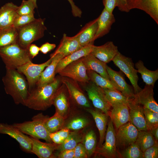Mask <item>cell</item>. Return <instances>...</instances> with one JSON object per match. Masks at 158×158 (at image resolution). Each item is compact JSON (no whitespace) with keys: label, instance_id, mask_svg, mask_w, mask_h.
<instances>
[{"label":"cell","instance_id":"6da1fadb","mask_svg":"<svg viewBox=\"0 0 158 158\" xmlns=\"http://www.w3.org/2000/svg\"><path fill=\"white\" fill-rule=\"evenodd\" d=\"M62 83L61 76H57L49 84L35 87L29 92L25 106L36 110H46L53 105L54 95Z\"/></svg>","mask_w":158,"mask_h":158},{"label":"cell","instance_id":"7a4b0ae2","mask_svg":"<svg viewBox=\"0 0 158 158\" xmlns=\"http://www.w3.org/2000/svg\"><path fill=\"white\" fill-rule=\"evenodd\" d=\"M2 80L5 92L11 97L14 103L25 106L29 91L27 81L23 75L16 69H6Z\"/></svg>","mask_w":158,"mask_h":158},{"label":"cell","instance_id":"3957f363","mask_svg":"<svg viewBox=\"0 0 158 158\" xmlns=\"http://www.w3.org/2000/svg\"><path fill=\"white\" fill-rule=\"evenodd\" d=\"M49 117L42 113H40L33 116L32 121L21 123H15L12 125L25 134L36 139L45 140L48 142H53L49 136V133L47 130L45 122Z\"/></svg>","mask_w":158,"mask_h":158},{"label":"cell","instance_id":"277c9868","mask_svg":"<svg viewBox=\"0 0 158 158\" xmlns=\"http://www.w3.org/2000/svg\"><path fill=\"white\" fill-rule=\"evenodd\" d=\"M0 56L6 69H16L32 61L28 50L22 47L17 43L0 48Z\"/></svg>","mask_w":158,"mask_h":158},{"label":"cell","instance_id":"5b68a950","mask_svg":"<svg viewBox=\"0 0 158 158\" xmlns=\"http://www.w3.org/2000/svg\"><path fill=\"white\" fill-rule=\"evenodd\" d=\"M44 19H36L31 23L17 29V43L22 47L27 49L33 42L42 37L47 30Z\"/></svg>","mask_w":158,"mask_h":158},{"label":"cell","instance_id":"8992f818","mask_svg":"<svg viewBox=\"0 0 158 158\" xmlns=\"http://www.w3.org/2000/svg\"><path fill=\"white\" fill-rule=\"evenodd\" d=\"M112 61L128 78L133 87L135 94L141 90L142 89L138 84V71L135 68L131 58L126 56L118 51Z\"/></svg>","mask_w":158,"mask_h":158},{"label":"cell","instance_id":"52a82bcc","mask_svg":"<svg viewBox=\"0 0 158 158\" xmlns=\"http://www.w3.org/2000/svg\"><path fill=\"white\" fill-rule=\"evenodd\" d=\"M83 87L94 107L109 116L111 107L107 100L102 88L90 80Z\"/></svg>","mask_w":158,"mask_h":158},{"label":"cell","instance_id":"ba28073f","mask_svg":"<svg viewBox=\"0 0 158 158\" xmlns=\"http://www.w3.org/2000/svg\"><path fill=\"white\" fill-rule=\"evenodd\" d=\"M52 58L41 64L33 63L29 62L18 67L16 69L20 73L24 75L27 81L29 91L35 88L40 78L41 74L44 68L51 62Z\"/></svg>","mask_w":158,"mask_h":158},{"label":"cell","instance_id":"9c48e42d","mask_svg":"<svg viewBox=\"0 0 158 158\" xmlns=\"http://www.w3.org/2000/svg\"><path fill=\"white\" fill-rule=\"evenodd\" d=\"M105 142L100 147H96L94 153L95 155L107 158L117 157L116 133L114 125L110 118L107 123Z\"/></svg>","mask_w":158,"mask_h":158},{"label":"cell","instance_id":"30bf717a","mask_svg":"<svg viewBox=\"0 0 158 158\" xmlns=\"http://www.w3.org/2000/svg\"><path fill=\"white\" fill-rule=\"evenodd\" d=\"M58 73L61 76L67 77L82 83L90 81L82 57L68 64Z\"/></svg>","mask_w":158,"mask_h":158},{"label":"cell","instance_id":"8fae6325","mask_svg":"<svg viewBox=\"0 0 158 158\" xmlns=\"http://www.w3.org/2000/svg\"><path fill=\"white\" fill-rule=\"evenodd\" d=\"M61 79L62 83L66 86L70 99L73 102L80 107L90 108L89 102L77 82L66 77L61 76Z\"/></svg>","mask_w":158,"mask_h":158},{"label":"cell","instance_id":"7c38bea8","mask_svg":"<svg viewBox=\"0 0 158 158\" xmlns=\"http://www.w3.org/2000/svg\"><path fill=\"white\" fill-rule=\"evenodd\" d=\"M0 134H6L15 140L25 152L32 153V141L29 137L12 124L0 123Z\"/></svg>","mask_w":158,"mask_h":158},{"label":"cell","instance_id":"4fadbf2b","mask_svg":"<svg viewBox=\"0 0 158 158\" xmlns=\"http://www.w3.org/2000/svg\"><path fill=\"white\" fill-rule=\"evenodd\" d=\"M62 84L54 95L53 105L55 107V112L66 119L70 111V99L66 86Z\"/></svg>","mask_w":158,"mask_h":158},{"label":"cell","instance_id":"5bb4252c","mask_svg":"<svg viewBox=\"0 0 158 158\" xmlns=\"http://www.w3.org/2000/svg\"><path fill=\"white\" fill-rule=\"evenodd\" d=\"M106 68L110 81L116 89L129 99H133L135 96L133 89L126 82L122 72L115 71L107 65Z\"/></svg>","mask_w":158,"mask_h":158},{"label":"cell","instance_id":"9a60e30c","mask_svg":"<svg viewBox=\"0 0 158 158\" xmlns=\"http://www.w3.org/2000/svg\"><path fill=\"white\" fill-rule=\"evenodd\" d=\"M138 131L130 122L121 126L116 133V146H128L135 142Z\"/></svg>","mask_w":158,"mask_h":158},{"label":"cell","instance_id":"2e32d148","mask_svg":"<svg viewBox=\"0 0 158 158\" xmlns=\"http://www.w3.org/2000/svg\"><path fill=\"white\" fill-rule=\"evenodd\" d=\"M127 105L129 109L130 122L138 131L147 130L143 107L133 99H129Z\"/></svg>","mask_w":158,"mask_h":158},{"label":"cell","instance_id":"e0dca14e","mask_svg":"<svg viewBox=\"0 0 158 158\" xmlns=\"http://www.w3.org/2000/svg\"><path fill=\"white\" fill-rule=\"evenodd\" d=\"M130 10L137 9L148 14L158 24V0H127Z\"/></svg>","mask_w":158,"mask_h":158},{"label":"cell","instance_id":"ac0fdd59","mask_svg":"<svg viewBox=\"0 0 158 158\" xmlns=\"http://www.w3.org/2000/svg\"><path fill=\"white\" fill-rule=\"evenodd\" d=\"M118 51L117 47L109 41L100 46L92 45L90 53L107 63L112 61Z\"/></svg>","mask_w":158,"mask_h":158},{"label":"cell","instance_id":"d6986e66","mask_svg":"<svg viewBox=\"0 0 158 158\" xmlns=\"http://www.w3.org/2000/svg\"><path fill=\"white\" fill-rule=\"evenodd\" d=\"M32 141L31 152L39 158H54L56 157L54 154L58 150L59 144L54 142L45 143L39 139L30 137Z\"/></svg>","mask_w":158,"mask_h":158},{"label":"cell","instance_id":"ffe728a7","mask_svg":"<svg viewBox=\"0 0 158 158\" xmlns=\"http://www.w3.org/2000/svg\"><path fill=\"white\" fill-rule=\"evenodd\" d=\"M151 85H145L139 92L135 94L133 99L136 103L155 112L158 113V104L154 97L153 88Z\"/></svg>","mask_w":158,"mask_h":158},{"label":"cell","instance_id":"44dd1931","mask_svg":"<svg viewBox=\"0 0 158 158\" xmlns=\"http://www.w3.org/2000/svg\"><path fill=\"white\" fill-rule=\"evenodd\" d=\"M97 18L87 23L75 36L82 47L93 44L98 28Z\"/></svg>","mask_w":158,"mask_h":158},{"label":"cell","instance_id":"7402d4cb","mask_svg":"<svg viewBox=\"0 0 158 158\" xmlns=\"http://www.w3.org/2000/svg\"><path fill=\"white\" fill-rule=\"evenodd\" d=\"M111 107L109 116L117 130L121 126L130 122L129 109L127 103L116 104Z\"/></svg>","mask_w":158,"mask_h":158},{"label":"cell","instance_id":"603a6c76","mask_svg":"<svg viewBox=\"0 0 158 158\" xmlns=\"http://www.w3.org/2000/svg\"><path fill=\"white\" fill-rule=\"evenodd\" d=\"M82 48L75 35L70 37L64 34L58 47L50 57L59 54L64 57Z\"/></svg>","mask_w":158,"mask_h":158},{"label":"cell","instance_id":"cb8c5ba5","mask_svg":"<svg viewBox=\"0 0 158 158\" xmlns=\"http://www.w3.org/2000/svg\"><path fill=\"white\" fill-rule=\"evenodd\" d=\"M115 20L113 13H110L104 8L97 18L98 28L95 37V40L107 34Z\"/></svg>","mask_w":158,"mask_h":158},{"label":"cell","instance_id":"d4e9b609","mask_svg":"<svg viewBox=\"0 0 158 158\" xmlns=\"http://www.w3.org/2000/svg\"><path fill=\"white\" fill-rule=\"evenodd\" d=\"M18 6L12 2H9L0 8V29L13 26L18 15L16 12Z\"/></svg>","mask_w":158,"mask_h":158},{"label":"cell","instance_id":"484cf974","mask_svg":"<svg viewBox=\"0 0 158 158\" xmlns=\"http://www.w3.org/2000/svg\"><path fill=\"white\" fill-rule=\"evenodd\" d=\"M82 59L87 70L93 71L104 78L110 80L107 70L106 63L99 60L90 53L82 57Z\"/></svg>","mask_w":158,"mask_h":158},{"label":"cell","instance_id":"4316f807","mask_svg":"<svg viewBox=\"0 0 158 158\" xmlns=\"http://www.w3.org/2000/svg\"><path fill=\"white\" fill-rule=\"evenodd\" d=\"M50 57L52 58V61L42 73L35 87L44 86L51 83L54 80L57 65L59 61L64 57L62 55L57 54Z\"/></svg>","mask_w":158,"mask_h":158},{"label":"cell","instance_id":"83f0119b","mask_svg":"<svg viewBox=\"0 0 158 158\" xmlns=\"http://www.w3.org/2000/svg\"><path fill=\"white\" fill-rule=\"evenodd\" d=\"M87 111L92 116L99 133V139L97 147H102L104 140L109 116L99 110L86 108Z\"/></svg>","mask_w":158,"mask_h":158},{"label":"cell","instance_id":"f1b7e54d","mask_svg":"<svg viewBox=\"0 0 158 158\" xmlns=\"http://www.w3.org/2000/svg\"><path fill=\"white\" fill-rule=\"evenodd\" d=\"M92 45L83 47L61 59L59 61L56 66L55 74L59 73L70 63L90 53L91 51Z\"/></svg>","mask_w":158,"mask_h":158},{"label":"cell","instance_id":"f546056e","mask_svg":"<svg viewBox=\"0 0 158 158\" xmlns=\"http://www.w3.org/2000/svg\"><path fill=\"white\" fill-rule=\"evenodd\" d=\"M135 66L138 72L140 74L145 85L154 87L158 79V69L154 71L148 69L144 66L143 62L140 60L135 63Z\"/></svg>","mask_w":158,"mask_h":158},{"label":"cell","instance_id":"4dcf8cb0","mask_svg":"<svg viewBox=\"0 0 158 158\" xmlns=\"http://www.w3.org/2000/svg\"><path fill=\"white\" fill-rule=\"evenodd\" d=\"M18 36V30L13 26L0 29V48L17 43Z\"/></svg>","mask_w":158,"mask_h":158},{"label":"cell","instance_id":"1f68e13d","mask_svg":"<svg viewBox=\"0 0 158 158\" xmlns=\"http://www.w3.org/2000/svg\"><path fill=\"white\" fill-rule=\"evenodd\" d=\"M135 143L143 152L158 144L150 130L139 131Z\"/></svg>","mask_w":158,"mask_h":158},{"label":"cell","instance_id":"d6a6232c","mask_svg":"<svg viewBox=\"0 0 158 158\" xmlns=\"http://www.w3.org/2000/svg\"><path fill=\"white\" fill-rule=\"evenodd\" d=\"M83 135L81 132L78 130L70 131L69 135L63 142L59 145L58 150L60 151L74 149L78 143L81 142Z\"/></svg>","mask_w":158,"mask_h":158},{"label":"cell","instance_id":"836d02e7","mask_svg":"<svg viewBox=\"0 0 158 158\" xmlns=\"http://www.w3.org/2000/svg\"><path fill=\"white\" fill-rule=\"evenodd\" d=\"M81 142L85 148L88 157H90L94 153L96 148L97 138L94 131L90 130L83 135Z\"/></svg>","mask_w":158,"mask_h":158},{"label":"cell","instance_id":"e575fe53","mask_svg":"<svg viewBox=\"0 0 158 158\" xmlns=\"http://www.w3.org/2000/svg\"><path fill=\"white\" fill-rule=\"evenodd\" d=\"M103 89L106 98L111 107L120 104L128 103L130 99L116 89Z\"/></svg>","mask_w":158,"mask_h":158},{"label":"cell","instance_id":"d590c367","mask_svg":"<svg viewBox=\"0 0 158 158\" xmlns=\"http://www.w3.org/2000/svg\"><path fill=\"white\" fill-rule=\"evenodd\" d=\"M65 119L55 112L53 116L47 119L45 122V127L49 133L56 132L63 127Z\"/></svg>","mask_w":158,"mask_h":158},{"label":"cell","instance_id":"8d00e7d4","mask_svg":"<svg viewBox=\"0 0 158 158\" xmlns=\"http://www.w3.org/2000/svg\"><path fill=\"white\" fill-rule=\"evenodd\" d=\"M87 73L90 80L97 85L102 88L116 89L110 80L104 78L95 72L87 70Z\"/></svg>","mask_w":158,"mask_h":158},{"label":"cell","instance_id":"74e56055","mask_svg":"<svg viewBox=\"0 0 158 158\" xmlns=\"http://www.w3.org/2000/svg\"><path fill=\"white\" fill-rule=\"evenodd\" d=\"M89 123V120L82 116H77L69 120L63 127H66L70 130H78L87 126Z\"/></svg>","mask_w":158,"mask_h":158},{"label":"cell","instance_id":"f35d334b","mask_svg":"<svg viewBox=\"0 0 158 158\" xmlns=\"http://www.w3.org/2000/svg\"><path fill=\"white\" fill-rule=\"evenodd\" d=\"M37 8V0H23L18 6L17 13L18 15L34 14V10Z\"/></svg>","mask_w":158,"mask_h":158},{"label":"cell","instance_id":"ab89813d","mask_svg":"<svg viewBox=\"0 0 158 158\" xmlns=\"http://www.w3.org/2000/svg\"><path fill=\"white\" fill-rule=\"evenodd\" d=\"M120 155L123 158H143V152L135 142L128 146Z\"/></svg>","mask_w":158,"mask_h":158},{"label":"cell","instance_id":"60d3db41","mask_svg":"<svg viewBox=\"0 0 158 158\" xmlns=\"http://www.w3.org/2000/svg\"><path fill=\"white\" fill-rule=\"evenodd\" d=\"M145 122L147 130L158 126V113L143 107Z\"/></svg>","mask_w":158,"mask_h":158},{"label":"cell","instance_id":"b9f144b4","mask_svg":"<svg viewBox=\"0 0 158 158\" xmlns=\"http://www.w3.org/2000/svg\"><path fill=\"white\" fill-rule=\"evenodd\" d=\"M36 19L34 14L18 15L15 19L13 26L17 29L31 23Z\"/></svg>","mask_w":158,"mask_h":158},{"label":"cell","instance_id":"7bdbcfd3","mask_svg":"<svg viewBox=\"0 0 158 158\" xmlns=\"http://www.w3.org/2000/svg\"><path fill=\"white\" fill-rule=\"evenodd\" d=\"M158 157V144L148 148L143 152V158H157Z\"/></svg>","mask_w":158,"mask_h":158},{"label":"cell","instance_id":"ee69618b","mask_svg":"<svg viewBox=\"0 0 158 158\" xmlns=\"http://www.w3.org/2000/svg\"><path fill=\"white\" fill-rule=\"evenodd\" d=\"M74 158L88 157L85 148L81 142L78 143L74 149Z\"/></svg>","mask_w":158,"mask_h":158},{"label":"cell","instance_id":"f6af8a7d","mask_svg":"<svg viewBox=\"0 0 158 158\" xmlns=\"http://www.w3.org/2000/svg\"><path fill=\"white\" fill-rule=\"evenodd\" d=\"M104 8L111 13L113 11L116 5V0H103Z\"/></svg>","mask_w":158,"mask_h":158},{"label":"cell","instance_id":"bcb514c9","mask_svg":"<svg viewBox=\"0 0 158 158\" xmlns=\"http://www.w3.org/2000/svg\"><path fill=\"white\" fill-rule=\"evenodd\" d=\"M74 149L71 150H65L59 151L57 157L59 158H74Z\"/></svg>","mask_w":158,"mask_h":158},{"label":"cell","instance_id":"7dc6e473","mask_svg":"<svg viewBox=\"0 0 158 158\" xmlns=\"http://www.w3.org/2000/svg\"><path fill=\"white\" fill-rule=\"evenodd\" d=\"M56 47L54 44H51L48 42L42 44L40 47V51L44 54H46L48 52L54 49Z\"/></svg>","mask_w":158,"mask_h":158},{"label":"cell","instance_id":"c3c4849f","mask_svg":"<svg viewBox=\"0 0 158 158\" xmlns=\"http://www.w3.org/2000/svg\"><path fill=\"white\" fill-rule=\"evenodd\" d=\"M116 7L121 12L128 13L130 11L128 7L127 0H116Z\"/></svg>","mask_w":158,"mask_h":158},{"label":"cell","instance_id":"681fc988","mask_svg":"<svg viewBox=\"0 0 158 158\" xmlns=\"http://www.w3.org/2000/svg\"><path fill=\"white\" fill-rule=\"evenodd\" d=\"M67 0L71 5L73 15L75 17L80 18L82 14V12L80 9L75 4L73 0Z\"/></svg>","mask_w":158,"mask_h":158},{"label":"cell","instance_id":"f907efd6","mask_svg":"<svg viewBox=\"0 0 158 158\" xmlns=\"http://www.w3.org/2000/svg\"><path fill=\"white\" fill-rule=\"evenodd\" d=\"M29 54L32 58L33 59L36 56L40 51V47L34 44H31L29 46L28 49Z\"/></svg>","mask_w":158,"mask_h":158},{"label":"cell","instance_id":"816d5d0a","mask_svg":"<svg viewBox=\"0 0 158 158\" xmlns=\"http://www.w3.org/2000/svg\"><path fill=\"white\" fill-rule=\"evenodd\" d=\"M49 136L52 142L56 144H61L64 141L57 132L49 133Z\"/></svg>","mask_w":158,"mask_h":158},{"label":"cell","instance_id":"f5cc1de1","mask_svg":"<svg viewBox=\"0 0 158 158\" xmlns=\"http://www.w3.org/2000/svg\"><path fill=\"white\" fill-rule=\"evenodd\" d=\"M56 132L64 140L69 135L70 131L69 129L64 127Z\"/></svg>","mask_w":158,"mask_h":158},{"label":"cell","instance_id":"db71d44e","mask_svg":"<svg viewBox=\"0 0 158 158\" xmlns=\"http://www.w3.org/2000/svg\"><path fill=\"white\" fill-rule=\"evenodd\" d=\"M151 132L153 135L155 140L158 141V126L150 130H149Z\"/></svg>","mask_w":158,"mask_h":158}]
</instances>
